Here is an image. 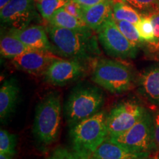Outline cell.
Returning a JSON list of instances; mask_svg holds the SVG:
<instances>
[{
	"label": "cell",
	"instance_id": "cell-1",
	"mask_svg": "<svg viewBox=\"0 0 159 159\" xmlns=\"http://www.w3.org/2000/svg\"><path fill=\"white\" fill-rule=\"evenodd\" d=\"M46 29L54 54L85 63L97 61L101 55L97 35L89 27L70 30L48 25Z\"/></svg>",
	"mask_w": 159,
	"mask_h": 159
},
{
	"label": "cell",
	"instance_id": "cell-2",
	"mask_svg": "<svg viewBox=\"0 0 159 159\" xmlns=\"http://www.w3.org/2000/svg\"><path fill=\"white\" fill-rule=\"evenodd\" d=\"M107 114L101 110L69 128L72 151L80 159H90L99 145L108 137Z\"/></svg>",
	"mask_w": 159,
	"mask_h": 159
},
{
	"label": "cell",
	"instance_id": "cell-3",
	"mask_svg": "<svg viewBox=\"0 0 159 159\" xmlns=\"http://www.w3.org/2000/svg\"><path fill=\"white\" fill-rule=\"evenodd\" d=\"M62 119L61 97L50 92L41 99L35 108L33 134L37 144L46 148L58 138Z\"/></svg>",
	"mask_w": 159,
	"mask_h": 159
},
{
	"label": "cell",
	"instance_id": "cell-4",
	"mask_svg": "<svg viewBox=\"0 0 159 159\" xmlns=\"http://www.w3.org/2000/svg\"><path fill=\"white\" fill-rule=\"evenodd\" d=\"M104 102V94L99 87L89 83L77 85L69 94L63 107L66 124L70 128L97 114Z\"/></svg>",
	"mask_w": 159,
	"mask_h": 159
},
{
	"label": "cell",
	"instance_id": "cell-5",
	"mask_svg": "<svg viewBox=\"0 0 159 159\" xmlns=\"http://www.w3.org/2000/svg\"><path fill=\"white\" fill-rule=\"evenodd\" d=\"M91 80L111 94H121L132 88L134 73L130 66L121 61L100 58L94 63Z\"/></svg>",
	"mask_w": 159,
	"mask_h": 159
},
{
	"label": "cell",
	"instance_id": "cell-6",
	"mask_svg": "<svg viewBox=\"0 0 159 159\" xmlns=\"http://www.w3.org/2000/svg\"><path fill=\"white\" fill-rule=\"evenodd\" d=\"M113 142L129 150L150 153L158 150L155 141L153 115L148 111L142 119L122 134L108 136Z\"/></svg>",
	"mask_w": 159,
	"mask_h": 159
},
{
	"label": "cell",
	"instance_id": "cell-7",
	"mask_svg": "<svg viewBox=\"0 0 159 159\" xmlns=\"http://www.w3.org/2000/svg\"><path fill=\"white\" fill-rule=\"evenodd\" d=\"M98 40L109 56L119 59L134 58L138 48L133 45L119 30L112 17L96 31Z\"/></svg>",
	"mask_w": 159,
	"mask_h": 159
},
{
	"label": "cell",
	"instance_id": "cell-8",
	"mask_svg": "<svg viewBox=\"0 0 159 159\" xmlns=\"http://www.w3.org/2000/svg\"><path fill=\"white\" fill-rule=\"evenodd\" d=\"M146 111L142 105L133 99L117 103L107 114L108 136H116L129 130L142 119Z\"/></svg>",
	"mask_w": 159,
	"mask_h": 159
},
{
	"label": "cell",
	"instance_id": "cell-9",
	"mask_svg": "<svg viewBox=\"0 0 159 159\" xmlns=\"http://www.w3.org/2000/svg\"><path fill=\"white\" fill-rule=\"evenodd\" d=\"M34 0H11L1 9V22L10 29L22 30L41 21Z\"/></svg>",
	"mask_w": 159,
	"mask_h": 159
},
{
	"label": "cell",
	"instance_id": "cell-10",
	"mask_svg": "<svg viewBox=\"0 0 159 159\" xmlns=\"http://www.w3.org/2000/svg\"><path fill=\"white\" fill-rule=\"evenodd\" d=\"M86 72V63L70 59H57L44 74V80L54 86H64L79 80Z\"/></svg>",
	"mask_w": 159,
	"mask_h": 159
},
{
	"label": "cell",
	"instance_id": "cell-11",
	"mask_svg": "<svg viewBox=\"0 0 159 159\" xmlns=\"http://www.w3.org/2000/svg\"><path fill=\"white\" fill-rule=\"evenodd\" d=\"M60 57L49 51L32 49L11 59L16 68L34 76L44 75L52 63Z\"/></svg>",
	"mask_w": 159,
	"mask_h": 159
},
{
	"label": "cell",
	"instance_id": "cell-12",
	"mask_svg": "<svg viewBox=\"0 0 159 159\" xmlns=\"http://www.w3.org/2000/svg\"><path fill=\"white\" fill-rule=\"evenodd\" d=\"M8 32L31 49L53 52L52 44L43 26L30 25L22 30L9 29Z\"/></svg>",
	"mask_w": 159,
	"mask_h": 159
},
{
	"label": "cell",
	"instance_id": "cell-13",
	"mask_svg": "<svg viewBox=\"0 0 159 159\" xmlns=\"http://www.w3.org/2000/svg\"><path fill=\"white\" fill-rule=\"evenodd\" d=\"M138 91L148 102L159 106V63L150 66L141 73Z\"/></svg>",
	"mask_w": 159,
	"mask_h": 159
},
{
	"label": "cell",
	"instance_id": "cell-14",
	"mask_svg": "<svg viewBox=\"0 0 159 159\" xmlns=\"http://www.w3.org/2000/svg\"><path fill=\"white\" fill-rule=\"evenodd\" d=\"M150 153L136 152L107 138L98 147L90 159H145Z\"/></svg>",
	"mask_w": 159,
	"mask_h": 159
},
{
	"label": "cell",
	"instance_id": "cell-15",
	"mask_svg": "<svg viewBox=\"0 0 159 159\" xmlns=\"http://www.w3.org/2000/svg\"><path fill=\"white\" fill-rule=\"evenodd\" d=\"M112 7L113 0H105L90 7H82V20L89 28L96 32L111 17Z\"/></svg>",
	"mask_w": 159,
	"mask_h": 159
},
{
	"label": "cell",
	"instance_id": "cell-16",
	"mask_svg": "<svg viewBox=\"0 0 159 159\" xmlns=\"http://www.w3.org/2000/svg\"><path fill=\"white\" fill-rule=\"evenodd\" d=\"M19 94V86L15 78L5 80L0 89V119L6 120L16 106Z\"/></svg>",
	"mask_w": 159,
	"mask_h": 159
},
{
	"label": "cell",
	"instance_id": "cell-17",
	"mask_svg": "<svg viewBox=\"0 0 159 159\" xmlns=\"http://www.w3.org/2000/svg\"><path fill=\"white\" fill-rule=\"evenodd\" d=\"M33 49L24 43L21 40L12 35L8 31L2 33L0 41V52L2 56L7 59L22 55Z\"/></svg>",
	"mask_w": 159,
	"mask_h": 159
},
{
	"label": "cell",
	"instance_id": "cell-18",
	"mask_svg": "<svg viewBox=\"0 0 159 159\" xmlns=\"http://www.w3.org/2000/svg\"><path fill=\"white\" fill-rule=\"evenodd\" d=\"M47 23L54 27L70 30L83 29L88 27L82 20L77 19L68 13L63 7L57 9Z\"/></svg>",
	"mask_w": 159,
	"mask_h": 159
},
{
	"label": "cell",
	"instance_id": "cell-19",
	"mask_svg": "<svg viewBox=\"0 0 159 159\" xmlns=\"http://www.w3.org/2000/svg\"><path fill=\"white\" fill-rule=\"evenodd\" d=\"M142 16L134 7L122 0H113L111 17L114 21H126L136 25Z\"/></svg>",
	"mask_w": 159,
	"mask_h": 159
},
{
	"label": "cell",
	"instance_id": "cell-20",
	"mask_svg": "<svg viewBox=\"0 0 159 159\" xmlns=\"http://www.w3.org/2000/svg\"><path fill=\"white\" fill-rule=\"evenodd\" d=\"M69 0H40L35 5L41 18L48 22L49 19L57 9L64 6Z\"/></svg>",
	"mask_w": 159,
	"mask_h": 159
},
{
	"label": "cell",
	"instance_id": "cell-21",
	"mask_svg": "<svg viewBox=\"0 0 159 159\" xmlns=\"http://www.w3.org/2000/svg\"><path fill=\"white\" fill-rule=\"evenodd\" d=\"M142 16H151L159 11V0H122Z\"/></svg>",
	"mask_w": 159,
	"mask_h": 159
},
{
	"label": "cell",
	"instance_id": "cell-22",
	"mask_svg": "<svg viewBox=\"0 0 159 159\" xmlns=\"http://www.w3.org/2000/svg\"><path fill=\"white\" fill-rule=\"evenodd\" d=\"M115 23L119 30L125 35V38L128 40L130 42L136 47L137 48L140 47L141 46L145 43L143 40L141 39L136 26L134 24L128 22L126 21H114Z\"/></svg>",
	"mask_w": 159,
	"mask_h": 159
},
{
	"label": "cell",
	"instance_id": "cell-23",
	"mask_svg": "<svg viewBox=\"0 0 159 159\" xmlns=\"http://www.w3.org/2000/svg\"><path fill=\"white\" fill-rule=\"evenodd\" d=\"M16 136L5 129H1L0 130V153L16 156Z\"/></svg>",
	"mask_w": 159,
	"mask_h": 159
},
{
	"label": "cell",
	"instance_id": "cell-24",
	"mask_svg": "<svg viewBox=\"0 0 159 159\" xmlns=\"http://www.w3.org/2000/svg\"><path fill=\"white\" fill-rule=\"evenodd\" d=\"M135 26L141 39L149 44L152 43L154 40V30L150 16H143Z\"/></svg>",
	"mask_w": 159,
	"mask_h": 159
},
{
	"label": "cell",
	"instance_id": "cell-25",
	"mask_svg": "<svg viewBox=\"0 0 159 159\" xmlns=\"http://www.w3.org/2000/svg\"><path fill=\"white\" fill-rule=\"evenodd\" d=\"M47 159H80L72 150L58 147L52 152Z\"/></svg>",
	"mask_w": 159,
	"mask_h": 159
},
{
	"label": "cell",
	"instance_id": "cell-26",
	"mask_svg": "<svg viewBox=\"0 0 159 159\" xmlns=\"http://www.w3.org/2000/svg\"><path fill=\"white\" fill-rule=\"evenodd\" d=\"M154 30V40L150 46L154 51L159 50V11L150 16Z\"/></svg>",
	"mask_w": 159,
	"mask_h": 159
},
{
	"label": "cell",
	"instance_id": "cell-27",
	"mask_svg": "<svg viewBox=\"0 0 159 159\" xmlns=\"http://www.w3.org/2000/svg\"><path fill=\"white\" fill-rule=\"evenodd\" d=\"M63 8L71 15L82 20V7L78 3L75 2L72 0H69L68 2L63 6Z\"/></svg>",
	"mask_w": 159,
	"mask_h": 159
},
{
	"label": "cell",
	"instance_id": "cell-28",
	"mask_svg": "<svg viewBox=\"0 0 159 159\" xmlns=\"http://www.w3.org/2000/svg\"><path fill=\"white\" fill-rule=\"evenodd\" d=\"M153 122L155 141H156L157 149L159 150V111L153 115Z\"/></svg>",
	"mask_w": 159,
	"mask_h": 159
},
{
	"label": "cell",
	"instance_id": "cell-29",
	"mask_svg": "<svg viewBox=\"0 0 159 159\" xmlns=\"http://www.w3.org/2000/svg\"><path fill=\"white\" fill-rule=\"evenodd\" d=\"M72 1L78 3L81 7H86L97 5V4L102 2L105 1V0H72Z\"/></svg>",
	"mask_w": 159,
	"mask_h": 159
},
{
	"label": "cell",
	"instance_id": "cell-30",
	"mask_svg": "<svg viewBox=\"0 0 159 159\" xmlns=\"http://www.w3.org/2000/svg\"><path fill=\"white\" fill-rule=\"evenodd\" d=\"M0 159H15V156H11V155L0 153Z\"/></svg>",
	"mask_w": 159,
	"mask_h": 159
},
{
	"label": "cell",
	"instance_id": "cell-31",
	"mask_svg": "<svg viewBox=\"0 0 159 159\" xmlns=\"http://www.w3.org/2000/svg\"><path fill=\"white\" fill-rule=\"evenodd\" d=\"M11 0H0V8H3Z\"/></svg>",
	"mask_w": 159,
	"mask_h": 159
},
{
	"label": "cell",
	"instance_id": "cell-32",
	"mask_svg": "<svg viewBox=\"0 0 159 159\" xmlns=\"http://www.w3.org/2000/svg\"><path fill=\"white\" fill-rule=\"evenodd\" d=\"M156 159H159V150H158V152H157V154H156Z\"/></svg>",
	"mask_w": 159,
	"mask_h": 159
},
{
	"label": "cell",
	"instance_id": "cell-33",
	"mask_svg": "<svg viewBox=\"0 0 159 159\" xmlns=\"http://www.w3.org/2000/svg\"><path fill=\"white\" fill-rule=\"evenodd\" d=\"M34 1L35 2H39V1H40V0H34Z\"/></svg>",
	"mask_w": 159,
	"mask_h": 159
},
{
	"label": "cell",
	"instance_id": "cell-34",
	"mask_svg": "<svg viewBox=\"0 0 159 159\" xmlns=\"http://www.w3.org/2000/svg\"><path fill=\"white\" fill-rule=\"evenodd\" d=\"M145 159H150V158H145Z\"/></svg>",
	"mask_w": 159,
	"mask_h": 159
}]
</instances>
